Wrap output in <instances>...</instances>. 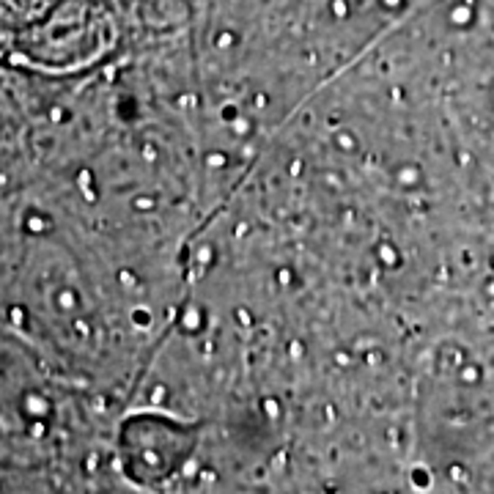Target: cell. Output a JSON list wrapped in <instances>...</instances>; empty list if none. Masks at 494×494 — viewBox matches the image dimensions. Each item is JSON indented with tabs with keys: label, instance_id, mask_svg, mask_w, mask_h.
<instances>
[{
	"label": "cell",
	"instance_id": "cell-1",
	"mask_svg": "<svg viewBox=\"0 0 494 494\" xmlns=\"http://www.w3.org/2000/svg\"><path fill=\"white\" fill-rule=\"evenodd\" d=\"M113 44L107 0H0V64L72 74L104 58Z\"/></svg>",
	"mask_w": 494,
	"mask_h": 494
}]
</instances>
